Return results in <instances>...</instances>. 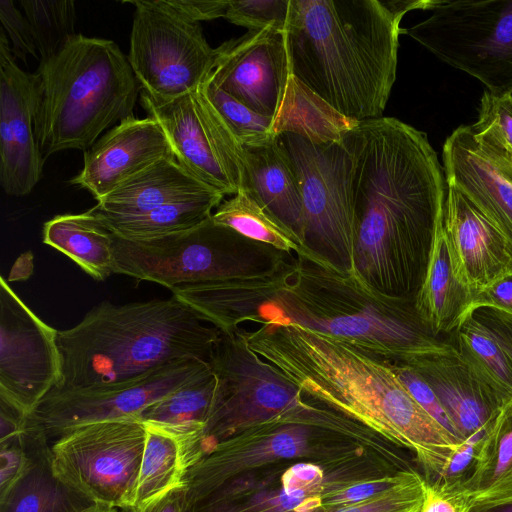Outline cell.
<instances>
[{
    "mask_svg": "<svg viewBox=\"0 0 512 512\" xmlns=\"http://www.w3.org/2000/svg\"><path fill=\"white\" fill-rule=\"evenodd\" d=\"M480 308L495 310L512 318V272L476 292L467 315Z\"/></svg>",
    "mask_w": 512,
    "mask_h": 512,
    "instance_id": "bcb514c9",
    "label": "cell"
},
{
    "mask_svg": "<svg viewBox=\"0 0 512 512\" xmlns=\"http://www.w3.org/2000/svg\"><path fill=\"white\" fill-rule=\"evenodd\" d=\"M43 242L67 255L95 280L103 281L113 273L114 234L92 208L45 222Z\"/></svg>",
    "mask_w": 512,
    "mask_h": 512,
    "instance_id": "f546056e",
    "label": "cell"
},
{
    "mask_svg": "<svg viewBox=\"0 0 512 512\" xmlns=\"http://www.w3.org/2000/svg\"><path fill=\"white\" fill-rule=\"evenodd\" d=\"M146 443L137 418L93 422L76 427L50 445L56 477L94 504L134 506Z\"/></svg>",
    "mask_w": 512,
    "mask_h": 512,
    "instance_id": "8fae6325",
    "label": "cell"
},
{
    "mask_svg": "<svg viewBox=\"0 0 512 512\" xmlns=\"http://www.w3.org/2000/svg\"><path fill=\"white\" fill-rule=\"evenodd\" d=\"M2 28L12 44V54L24 63L29 55L38 58V51L32 29L25 14L15 7L11 0L0 1Z\"/></svg>",
    "mask_w": 512,
    "mask_h": 512,
    "instance_id": "60d3db41",
    "label": "cell"
},
{
    "mask_svg": "<svg viewBox=\"0 0 512 512\" xmlns=\"http://www.w3.org/2000/svg\"><path fill=\"white\" fill-rule=\"evenodd\" d=\"M212 220L287 254L306 256L295 235L245 189L241 188L231 198L223 200L213 212Z\"/></svg>",
    "mask_w": 512,
    "mask_h": 512,
    "instance_id": "d6a6232c",
    "label": "cell"
},
{
    "mask_svg": "<svg viewBox=\"0 0 512 512\" xmlns=\"http://www.w3.org/2000/svg\"><path fill=\"white\" fill-rule=\"evenodd\" d=\"M210 368V363L188 359L142 377L85 389L53 388L28 416L50 444L66 432L93 422L137 418L146 407Z\"/></svg>",
    "mask_w": 512,
    "mask_h": 512,
    "instance_id": "9a60e30c",
    "label": "cell"
},
{
    "mask_svg": "<svg viewBox=\"0 0 512 512\" xmlns=\"http://www.w3.org/2000/svg\"><path fill=\"white\" fill-rule=\"evenodd\" d=\"M404 15L391 0H290L283 33L292 78L351 122L383 117Z\"/></svg>",
    "mask_w": 512,
    "mask_h": 512,
    "instance_id": "3957f363",
    "label": "cell"
},
{
    "mask_svg": "<svg viewBox=\"0 0 512 512\" xmlns=\"http://www.w3.org/2000/svg\"><path fill=\"white\" fill-rule=\"evenodd\" d=\"M241 188L287 227L303 246L304 209L301 188L290 157L278 135L265 144L244 147Z\"/></svg>",
    "mask_w": 512,
    "mask_h": 512,
    "instance_id": "cb8c5ba5",
    "label": "cell"
},
{
    "mask_svg": "<svg viewBox=\"0 0 512 512\" xmlns=\"http://www.w3.org/2000/svg\"><path fill=\"white\" fill-rule=\"evenodd\" d=\"M185 18L200 23L224 17L228 0H167Z\"/></svg>",
    "mask_w": 512,
    "mask_h": 512,
    "instance_id": "7dc6e473",
    "label": "cell"
},
{
    "mask_svg": "<svg viewBox=\"0 0 512 512\" xmlns=\"http://www.w3.org/2000/svg\"><path fill=\"white\" fill-rule=\"evenodd\" d=\"M25 441L29 461L23 473L0 492V512H81L94 503L60 481L53 472L50 442L28 422Z\"/></svg>",
    "mask_w": 512,
    "mask_h": 512,
    "instance_id": "d4e9b609",
    "label": "cell"
},
{
    "mask_svg": "<svg viewBox=\"0 0 512 512\" xmlns=\"http://www.w3.org/2000/svg\"><path fill=\"white\" fill-rule=\"evenodd\" d=\"M270 307L277 313L269 318L339 337L391 363L446 342L425 326L414 301L383 295L354 275L297 255L290 281Z\"/></svg>",
    "mask_w": 512,
    "mask_h": 512,
    "instance_id": "8992f818",
    "label": "cell"
},
{
    "mask_svg": "<svg viewBox=\"0 0 512 512\" xmlns=\"http://www.w3.org/2000/svg\"><path fill=\"white\" fill-rule=\"evenodd\" d=\"M145 427L146 443L134 506L185 483L186 468L178 441L159 429Z\"/></svg>",
    "mask_w": 512,
    "mask_h": 512,
    "instance_id": "836d02e7",
    "label": "cell"
},
{
    "mask_svg": "<svg viewBox=\"0 0 512 512\" xmlns=\"http://www.w3.org/2000/svg\"><path fill=\"white\" fill-rule=\"evenodd\" d=\"M294 255L216 224L212 216L190 230L148 240L114 235L113 273L177 286L274 273Z\"/></svg>",
    "mask_w": 512,
    "mask_h": 512,
    "instance_id": "ba28073f",
    "label": "cell"
},
{
    "mask_svg": "<svg viewBox=\"0 0 512 512\" xmlns=\"http://www.w3.org/2000/svg\"><path fill=\"white\" fill-rule=\"evenodd\" d=\"M345 416L306 400L299 407L217 443L187 469L186 512L231 480L264 465L316 454V432Z\"/></svg>",
    "mask_w": 512,
    "mask_h": 512,
    "instance_id": "4fadbf2b",
    "label": "cell"
},
{
    "mask_svg": "<svg viewBox=\"0 0 512 512\" xmlns=\"http://www.w3.org/2000/svg\"><path fill=\"white\" fill-rule=\"evenodd\" d=\"M19 3L31 26L40 61L57 54L77 34L74 1L24 0Z\"/></svg>",
    "mask_w": 512,
    "mask_h": 512,
    "instance_id": "d590c367",
    "label": "cell"
},
{
    "mask_svg": "<svg viewBox=\"0 0 512 512\" xmlns=\"http://www.w3.org/2000/svg\"><path fill=\"white\" fill-rule=\"evenodd\" d=\"M58 330L0 277V397L30 415L61 380Z\"/></svg>",
    "mask_w": 512,
    "mask_h": 512,
    "instance_id": "2e32d148",
    "label": "cell"
},
{
    "mask_svg": "<svg viewBox=\"0 0 512 512\" xmlns=\"http://www.w3.org/2000/svg\"><path fill=\"white\" fill-rule=\"evenodd\" d=\"M485 432H478L462 441L448 458L439 476L429 483L463 486L472 473Z\"/></svg>",
    "mask_w": 512,
    "mask_h": 512,
    "instance_id": "b9f144b4",
    "label": "cell"
},
{
    "mask_svg": "<svg viewBox=\"0 0 512 512\" xmlns=\"http://www.w3.org/2000/svg\"><path fill=\"white\" fill-rule=\"evenodd\" d=\"M402 471L369 480L348 481L339 485L330 483L321 492L322 511L332 512L381 493L400 479Z\"/></svg>",
    "mask_w": 512,
    "mask_h": 512,
    "instance_id": "ab89813d",
    "label": "cell"
},
{
    "mask_svg": "<svg viewBox=\"0 0 512 512\" xmlns=\"http://www.w3.org/2000/svg\"><path fill=\"white\" fill-rule=\"evenodd\" d=\"M401 363L429 384L461 441L486 431L504 404L450 342Z\"/></svg>",
    "mask_w": 512,
    "mask_h": 512,
    "instance_id": "ffe728a7",
    "label": "cell"
},
{
    "mask_svg": "<svg viewBox=\"0 0 512 512\" xmlns=\"http://www.w3.org/2000/svg\"><path fill=\"white\" fill-rule=\"evenodd\" d=\"M427 10L429 17L401 34L490 93L512 92V0H432Z\"/></svg>",
    "mask_w": 512,
    "mask_h": 512,
    "instance_id": "9c48e42d",
    "label": "cell"
},
{
    "mask_svg": "<svg viewBox=\"0 0 512 512\" xmlns=\"http://www.w3.org/2000/svg\"><path fill=\"white\" fill-rule=\"evenodd\" d=\"M473 512H512V501L486 508L475 509Z\"/></svg>",
    "mask_w": 512,
    "mask_h": 512,
    "instance_id": "681fc988",
    "label": "cell"
},
{
    "mask_svg": "<svg viewBox=\"0 0 512 512\" xmlns=\"http://www.w3.org/2000/svg\"><path fill=\"white\" fill-rule=\"evenodd\" d=\"M463 488L473 510L512 501V398L487 428Z\"/></svg>",
    "mask_w": 512,
    "mask_h": 512,
    "instance_id": "f1b7e54d",
    "label": "cell"
},
{
    "mask_svg": "<svg viewBox=\"0 0 512 512\" xmlns=\"http://www.w3.org/2000/svg\"><path fill=\"white\" fill-rule=\"evenodd\" d=\"M126 3L135 7L127 58L140 91L161 100L196 91L217 58L200 23L185 18L167 0Z\"/></svg>",
    "mask_w": 512,
    "mask_h": 512,
    "instance_id": "7c38bea8",
    "label": "cell"
},
{
    "mask_svg": "<svg viewBox=\"0 0 512 512\" xmlns=\"http://www.w3.org/2000/svg\"><path fill=\"white\" fill-rule=\"evenodd\" d=\"M139 100L185 170L224 196L241 189L244 147L199 88L169 100L140 91Z\"/></svg>",
    "mask_w": 512,
    "mask_h": 512,
    "instance_id": "5bb4252c",
    "label": "cell"
},
{
    "mask_svg": "<svg viewBox=\"0 0 512 512\" xmlns=\"http://www.w3.org/2000/svg\"><path fill=\"white\" fill-rule=\"evenodd\" d=\"M224 200L218 191L174 201L146 213L124 216H100L110 231L127 240H148L184 232L209 219Z\"/></svg>",
    "mask_w": 512,
    "mask_h": 512,
    "instance_id": "4dcf8cb0",
    "label": "cell"
},
{
    "mask_svg": "<svg viewBox=\"0 0 512 512\" xmlns=\"http://www.w3.org/2000/svg\"><path fill=\"white\" fill-rule=\"evenodd\" d=\"M289 5L290 0H228L224 18L248 31L265 28L284 31Z\"/></svg>",
    "mask_w": 512,
    "mask_h": 512,
    "instance_id": "f35d334b",
    "label": "cell"
},
{
    "mask_svg": "<svg viewBox=\"0 0 512 512\" xmlns=\"http://www.w3.org/2000/svg\"><path fill=\"white\" fill-rule=\"evenodd\" d=\"M175 157L152 117L126 118L84 151L83 168L71 180L98 201L118 186L165 158Z\"/></svg>",
    "mask_w": 512,
    "mask_h": 512,
    "instance_id": "d6986e66",
    "label": "cell"
},
{
    "mask_svg": "<svg viewBox=\"0 0 512 512\" xmlns=\"http://www.w3.org/2000/svg\"><path fill=\"white\" fill-rule=\"evenodd\" d=\"M211 191L216 190L185 170L175 157H169L118 186L92 209L105 217L134 216Z\"/></svg>",
    "mask_w": 512,
    "mask_h": 512,
    "instance_id": "4316f807",
    "label": "cell"
},
{
    "mask_svg": "<svg viewBox=\"0 0 512 512\" xmlns=\"http://www.w3.org/2000/svg\"><path fill=\"white\" fill-rule=\"evenodd\" d=\"M329 484L325 482L322 467L313 462L291 465L280 476V489L287 494L297 491L321 493Z\"/></svg>",
    "mask_w": 512,
    "mask_h": 512,
    "instance_id": "f6af8a7d",
    "label": "cell"
},
{
    "mask_svg": "<svg viewBox=\"0 0 512 512\" xmlns=\"http://www.w3.org/2000/svg\"><path fill=\"white\" fill-rule=\"evenodd\" d=\"M241 329L249 348L289 378L305 398L411 450L435 480L462 442L412 397L392 363L333 335L267 319Z\"/></svg>",
    "mask_w": 512,
    "mask_h": 512,
    "instance_id": "7a4b0ae2",
    "label": "cell"
},
{
    "mask_svg": "<svg viewBox=\"0 0 512 512\" xmlns=\"http://www.w3.org/2000/svg\"><path fill=\"white\" fill-rule=\"evenodd\" d=\"M353 126L321 131L298 125L278 134L301 188L304 258L348 275H354L356 240Z\"/></svg>",
    "mask_w": 512,
    "mask_h": 512,
    "instance_id": "52a82bcc",
    "label": "cell"
},
{
    "mask_svg": "<svg viewBox=\"0 0 512 512\" xmlns=\"http://www.w3.org/2000/svg\"><path fill=\"white\" fill-rule=\"evenodd\" d=\"M216 49L208 79L254 112L275 118L279 127L293 83L283 31H247Z\"/></svg>",
    "mask_w": 512,
    "mask_h": 512,
    "instance_id": "e0dca14e",
    "label": "cell"
},
{
    "mask_svg": "<svg viewBox=\"0 0 512 512\" xmlns=\"http://www.w3.org/2000/svg\"><path fill=\"white\" fill-rule=\"evenodd\" d=\"M452 343L502 402L512 398V359L489 327L472 312L459 323Z\"/></svg>",
    "mask_w": 512,
    "mask_h": 512,
    "instance_id": "1f68e13d",
    "label": "cell"
},
{
    "mask_svg": "<svg viewBox=\"0 0 512 512\" xmlns=\"http://www.w3.org/2000/svg\"><path fill=\"white\" fill-rule=\"evenodd\" d=\"M482 154L512 183V98L485 91L477 121L469 126Z\"/></svg>",
    "mask_w": 512,
    "mask_h": 512,
    "instance_id": "e575fe53",
    "label": "cell"
},
{
    "mask_svg": "<svg viewBox=\"0 0 512 512\" xmlns=\"http://www.w3.org/2000/svg\"><path fill=\"white\" fill-rule=\"evenodd\" d=\"M295 260L296 256H292L266 276L182 285L171 292L205 322L221 332H233L242 322H262L264 308L272 305L275 296L290 281Z\"/></svg>",
    "mask_w": 512,
    "mask_h": 512,
    "instance_id": "7402d4cb",
    "label": "cell"
},
{
    "mask_svg": "<svg viewBox=\"0 0 512 512\" xmlns=\"http://www.w3.org/2000/svg\"><path fill=\"white\" fill-rule=\"evenodd\" d=\"M425 487L422 473L405 469L400 479L385 491L332 512H420Z\"/></svg>",
    "mask_w": 512,
    "mask_h": 512,
    "instance_id": "74e56055",
    "label": "cell"
},
{
    "mask_svg": "<svg viewBox=\"0 0 512 512\" xmlns=\"http://www.w3.org/2000/svg\"><path fill=\"white\" fill-rule=\"evenodd\" d=\"M442 159L446 184L462 192L512 242V183L482 154L469 126H459L446 139Z\"/></svg>",
    "mask_w": 512,
    "mask_h": 512,
    "instance_id": "603a6c76",
    "label": "cell"
},
{
    "mask_svg": "<svg viewBox=\"0 0 512 512\" xmlns=\"http://www.w3.org/2000/svg\"><path fill=\"white\" fill-rule=\"evenodd\" d=\"M199 89L243 147L265 144L279 134L275 118L254 112L207 79Z\"/></svg>",
    "mask_w": 512,
    "mask_h": 512,
    "instance_id": "8d00e7d4",
    "label": "cell"
},
{
    "mask_svg": "<svg viewBox=\"0 0 512 512\" xmlns=\"http://www.w3.org/2000/svg\"><path fill=\"white\" fill-rule=\"evenodd\" d=\"M442 221L457 277L473 296L512 272V242L462 192L447 184Z\"/></svg>",
    "mask_w": 512,
    "mask_h": 512,
    "instance_id": "44dd1931",
    "label": "cell"
},
{
    "mask_svg": "<svg viewBox=\"0 0 512 512\" xmlns=\"http://www.w3.org/2000/svg\"><path fill=\"white\" fill-rule=\"evenodd\" d=\"M395 373L418 404L439 424L451 432L454 430L439 399L429 384L410 366L392 363Z\"/></svg>",
    "mask_w": 512,
    "mask_h": 512,
    "instance_id": "7bdbcfd3",
    "label": "cell"
},
{
    "mask_svg": "<svg viewBox=\"0 0 512 512\" xmlns=\"http://www.w3.org/2000/svg\"><path fill=\"white\" fill-rule=\"evenodd\" d=\"M420 512H473L463 486L450 487L426 481Z\"/></svg>",
    "mask_w": 512,
    "mask_h": 512,
    "instance_id": "ee69618b",
    "label": "cell"
},
{
    "mask_svg": "<svg viewBox=\"0 0 512 512\" xmlns=\"http://www.w3.org/2000/svg\"><path fill=\"white\" fill-rule=\"evenodd\" d=\"M81 512H120V510L106 505L93 504Z\"/></svg>",
    "mask_w": 512,
    "mask_h": 512,
    "instance_id": "f907efd6",
    "label": "cell"
},
{
    "mask_svg": "<svg viewBox=\"0 0 512 512\" xmlns=\"http://www.w3.org/2000/svg\"><path fill=\"white\" fill-rule=\"evenodd\" d=\"M509 95H510V97L512 98V92H511Z\"/></svg>",
    "mask_w": 512,
    "mask_h": 512,
    "instance_id": "816d5d0a",
    "label": "cell"
},
{
    "mask_svg": "<svg viewBox=\"0 0 512 512\" xmlns=\"http://www.w3.org/2000/svg\"><path fill=\"white\" fill-rule=\"evenodd\" d=\"M186 495L184 483L140 505L120 510V512H186Z\"/></svg>",
    "mask_w": 512,
    "mask_h": 512,
    "instance_id": "c3c4849f",
    "label": "cell"
},
{
    "mask_svg": "<svg viewBox=\"0 0 512 512\" xmlns=\"http://www.w3.org/2000/svg\"><path fill=\"white\" fill-rule=\"evenodd\" d=\"M217 389L218 380L210 366L137 416L144 425L159 429L178 441L186 471L196 462L197 447L213 409Z\"/></svg>",
    "mask_w": 512,
    "mask_h": 512,
    "instance_id": "484cf974",
    "label": "cell"
},
{
    "mask_svg": "<svg viewBox=\"0 0 512 512\" xmlns=\"http://www.w3.org/2000/svg\"><path fill=\"white\" fill-rule=\"evenodd\" d=\"M209 363L218 389L195 463L217 443L305 402L289 378L249 348L240 328L221 332Z\"/></svg>",
    "mask_w": 512,
    "mask_h": 512,
    "instance_id": "30bf717a",
    "label": "cell"
},
{
    "mask_svg": "<svg viewBox=\"0 0 512 512\" xmlns=\"http://www.w3.org/2000/svg\"><path fill=\"white\" fill-rule=\"evenodd\" d=\"M442 220L443 215L435 228L424 278L414 298L419 317L436 337L455 331L473 298L457 277Z\"/></svg>",
    "mask_w": 512,
    "mask_h": 512,
    "instance_id": "83f0119b",
    "label": "cell"
},
{
    "mask_svg": "<svg viewBox=\"0 0 512 512\" xmlns=\"http://www.w3.org/2000/svg\"><path fill=\"white\" fill-rule=\"evenodd\" d=\"M172 295L93 307L58 331L62 375L56 389L118 384L188 359L210 362L221 331Z\"/></svg>",
    "mask_w": 512,
    "mask_h": 512,
    "instance_id": "277c9868",
    "label": "cell"
},
{
    "mask_svg": "<svg viewBox=\"0 0 512 512\" xmlns=\"http://www.w3.org/2000/svg\"><path fill=\"white\" fill-rule=\"evenodd\" d=\"M352 196L354 276L383 295L414 301L446 195L426 134L392 117L356 123Z\"/></svg>",
    "mask_w": 512,
    "mask_h": 512,
    "instance_id": "6da1fadb",
    "label": "cell"
},
{
    "mask_svg": "<svg viewBox=\"0 0 512 512\" xmlns=\"http://www.w3.org/2000/svg\"><path fill=\"white\" fill-rule=\"evenodd\" d=\"M0 30V184L6 194L25 196L40 181L44 159L36 139L34 115L37 75L15 61Z\"/></svg>",
    "mask_w": 512,
    "mask_h": 512,
    "instance_id": "ac0fdd59",
    "label": "cell"
},
{
    "mask_svg": "<svg viewBox=\"0 0 512 512\" xmlns=\"http://www.w3.org/2000/svg\"><path fill=\"white\" fill-rule=\"evenodd\" d=\"M35 73L34 130L44 161L63 150L86 151L134 116L140 86L112 40L76 34Z\"/></svg>",
    "mask_w": 512,
    "mask_h": 512,
    "instance_id": "5b68a950",
    "label": "cell"
}]
</instances>
